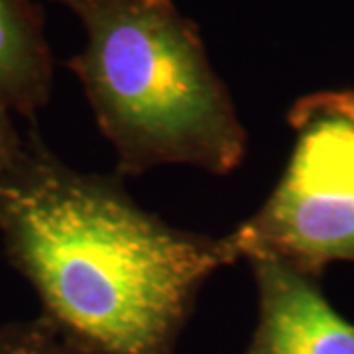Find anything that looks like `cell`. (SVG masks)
Here are the masks:
<instances>
[{
    "instance_id": "obj_1",
    "label": "cell",
    "mask_w": 354,
    "mask_h": 354,
    "mask_svg": "<svg viewBox=\"0 0 354 354\" xmlns=\"http://www.w3.org/2000/svg\"><path fill=\"white\" fill-rule=\"evenodd\" d=\"M0 236L41 317L93 354H169L203 283L236 262L227 234L167 225L118 176L65 164L38 127L0 176Z\"/></svg>"
},
{
    "instance_id": "obj_2",
    "label": "cell",
    "mask_w": 354,
    "mask_h": 354,
    "mask_svg": "<svg viewBox=\"0 0 354 354\" xmlns=\"http://www.w3.org/2000/svg\"><path fill=\"white\" fill-rule=\"evenodd\" d=\"M85 26L87 44L67 59L95 120L116 152V174L160 165L232 174L246 132L199 28L174 0H50Z\"/></svg>"
},
{
    "instance_id": "obj_3",
    "label": "cell",
    "mask_w": 354,
    "mask_h": 354,
    "mask_svg": "<svg viewBox=\"0 0 354 354\" xmlns=\"http://www.w3.org/2000/svg\"><path fill=\"white\" fill-rule=\"evenodd\" d=\"M295 142L264 205L227 234L239 260L276 258L321 278L354 262V91H319L291 104Z\"/></svg>"
},
{
    "instance_id": "obj_4",
    "label": "cell",
    "mask_w": 354,
    "mask_h": 354,
    "mask_svg": "<svg viewBox=\"0 0 354 354\" xmlns=\"http://www.w3.org/2000/svg\"><path fill=\"white\" fill-rule=\"evenodd\" d=\"M248 262L260 305L248 354H354V323L330 305L317 276L268 256Z\"/></svg>"
},
{
    "instance_id": "obj_5",
    "label": "cell",
    "mask_w": 354,
    "mask_h": 354,
    "mask_svg": "<svg viewBox=\"0 0 354 354\" xmlns=\"http://www.w3.org/2000/svg\"><path fill=\"white\" fill-rule=\"evenodd\" d=\"M53 57L38 0H0V99L36 122L50 102Z\"/></svg>"
},
{
    "instance_id": "obj_6",
    "label": "cell",
    "mask_w": 354,
    "mask_h": 354,
    "mask_svg": "<svg viewBox=\"0 0 354 354\" xmlns=\"http://www.w3.org/2000/svg\"><path fill=\"white\" fill-rule=\"evenodd\" d=\"M0 354H93L65 337L48 319L0 327Z\"/></svg>"
},
{
    "instance_id": "obj_7",
    "label": "cell",
    "mask_w": 354,
    "mask_h": 354,
    "mask_svg": "<svg viewBox=\"0 0 354 354\" xmlns=\"http://www.w3.org/2000/svg\"><path fill=\"white\" fill-rule=\"evenodd\" d=\"M24 150V136L12 122V109L0 99V176L8 171Z\"/></svg>"
}]
</instances>
